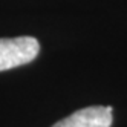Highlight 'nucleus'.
Masks as SVG:
<instances>
[{
    "instance_id": "obj_1",
    "label": "nucleus",
    "mask_w": 127,
    "mask_h": 127,
    "mask_svg": "<svg viewBox=\"0 0 127 127\" xmlns=\"http://www.w3.org/2000/svg\"><path fill=\"white\" fill-rule=\"evenodd\" d=\"M40 52V43L34 37L0 38V72L25 66Z\"/></svg>"
},
{
    "instance_id": "obj_2",
    "label": "nucleus",
    "mask_w": 127,
    "mask_h": 127,
    "mask_svg": "<svg viewBox=\"0 0 127 127\" xmlns=\"http://www.w3.org/2000/svg\"><path fill=\"white\" fill-rule=\"evenodd\" d=\"M112 121L110 106H90L60 120L52 127H110Z\"/></svg>"
}]
</instances>
